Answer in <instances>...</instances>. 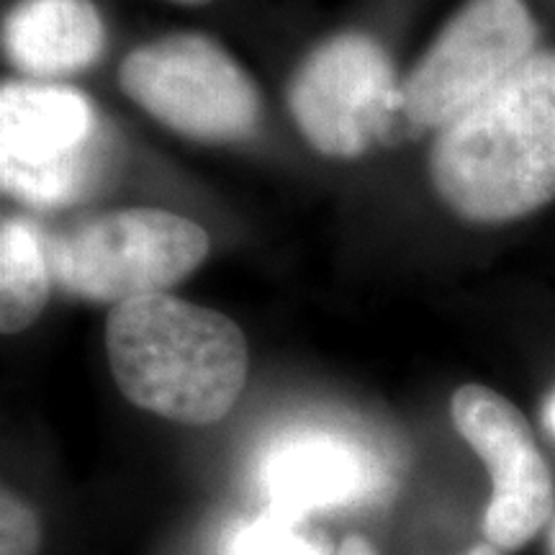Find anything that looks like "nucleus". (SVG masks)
<instances>
[{
  "label": "nucleus",
  "mask_w": 555,
  "mask_h": 555,
  "mask_svg": "<svg viewBox=\"0 0 555 555\" xmlns=\"http://www.w3.org/2000/svg\"><path fill=\"white\" fill-rule=\"evenodd\" d=\"M429 180L455 217L506 224L555 201V50L437 129Z\"/></svg>",
  "instance_id": "f257e3e1"
},
{
  "label": "nucleus",
  "mask_w": 555,
  "mask_h": 555,
  "mask_svg": "<svg viewBox=\"0 0 555 555\" xmlns=\"http://www.w3.org/2000/svg\"><path fill=\"white\" fill-rule=\"evenodd\" d=\"M106 356L131 404L191 427L224 420L249 371L245 332L234 319L170 294L111 309Z\"/></svg>",
  "instance_id": "f03ea898"
},
{
  "label": "nucleus",
  "mask_w": 555,
  "mask_h": 555,
  "mask_svg": "<svg viewBox=\"0 0 555 555\" xmlns=\"http://www.w3.org/2000/svg\"><path fill=\"white\" fill-rule=\"evenodd\" d=\"M116 137L78 88L13 80L0 90V183L37 208L88 201L114 176Z\"/></svg>",
  "instance_id": "7ed1b4c3"
},
{
  "label": "nucleus",
  "mask_w": 555,
  "mask_h": 555,
  "mask_svg": "<svg viewBox=\"0 0 555 555\" xmlns=\"http://www.w3.org/2000/svg\"><path fill=\"white\" fill-rule=\"evenodd\" d=\"M54 283L88 301L168 294L206 260L211 240L196 221L163 208H121L47 240Z\"/></svg>",
  "instance_id": "20e7f679"
},
{
  "label": "nucleus",
  "mask_w": 555,
  "mask_h": 555,
  "mask_svg": "<svg viewBox=\"0 0 555 555\" xmlns=\"http://www.w3.org/2000/svg\"><path fill=\"white\" fill-rule=\"evenodd\" d=\"M119 88L163 127L201 144L242 142L260 127L258 86L204 34H168L131 50Z\"/></svg>",
  "instance_id": "39448f33"
},
{
  "label": "nucleus",
  "mask_w": 555,
  "mask_h": 555,
  "mask_svg": "<svg viewBox=\"0 0 555 555\" xmlns=\"http://www.w3.org/2000/svg\"><path fill=\"white\" fill-rule=\"evenodd\" d=\"M525 0H468L401 86L404 119L442 129L502 86L538 50Z\"/></svg>",
  "instance_id": "423d86ee"
},
{
  "label": "nucleus",
  "mask_w": 555,
  "mask_h": 555,
  "mask_svg": "<svg viewBox=\"0 0 555 555\" xmlns=\"http://www.w3.org/2000/svg\"><path fill=\"white\" fill-rule=\"evenodd\" d=\"M296 127L332 159L360 157L404 116V99L384 47L367 34L330 37L296 69L288 88Z\"/></svg>",
  "instance_id": "0eeeda50"
},
{
  "label": "nucleus",
  "mask_w": 555,
  "mask_h": 555,
  "mask_svg": "<svg viewBox=\"0 0 555 555\" xmlns=\"http://www.w3.org/2000/svg\"><path fill=\"white\" fill-rule=\"evenodd\" d=\"M450 416L491 476L483 532L499 551H517L543 530L553 512V478L522 412L478 384L461 386Z\"/></svg>",
  "instance_id": "6e6552de"
},
{
  "label": "nucleus",
  "mask_w": 555,
  "mask_h": 555,
  "mask_svg": "<svg viewBox=\"0 0 555 555\" xmlns=\"http://www.w3.org/2000/svg\"><path fill=\"white\" fill-rule=\"evenodd\" d=\"M106 29L93 0H18L3 21V50L31 80L52 82L99 62Z\"/></svg>",
  "instance_id": "1a4fd4ad"
},
{
  "label": "nucleus",
  "mask_w": 555,
  "mask_h": 555,
  "mask_svg": "<svg viewBox=\"0 0 555 555\" xmlns=\"http://www.w3.org/2000/svg\"><path fill=\"white\" fill-rule=\"evenodd\" d=\"M266 481L275 509L294 519L307 509L356 496L363 486V463L358 450L335 437H296L270 455Z\"/></svg>",
  "instance_id": "9d476101"
},
{
  "label": "nucleus",
  "mask_w": 555,
  "mask_h": 555,
  "mask_svg": "<svg viewBox=\"0 0 555 555\" xmlns=\"http://www.w3.org/2000/svg\"><path fill=\"white\" fill-rule=\"evenodd\" d=\"M47 240L31 221L5 219L0 227V330L18 335L37 322L52 294Z\"/></svg>",
  "instance_id": "9b49d317"
},
{
  "label": "nucleus",
  "mask_w": 555,
  "mask_h": 555,
  "mask_svg": "<svg viewBox=\"0 0 555 555\" xmlns=\"http://www.w3.org/2000/svg\"><path fill=\"white\" fill-rule=\"evenodd\" d=\"M41 525L37 512L13 491L0 494V555H39Z\"/></svg>",
  "instance_id": "f8f14e48"
},
{
  "label": "nucleus",
  "mask_w": 555,
  "mask_h": 555,
  "mask_svg": "<svg viewBox=\"0 0 555 555\" xmlns=\"http://www.w3.org/2000/svg\"><path fill=\"white\" fill-rule=\"evenodd\" d=\"M234 555H324L314 543L298 538L283 522H260L249 527L234 547Z\"/></svg>",
  "instance_id": "ddd939ff"
},
{
  "label": "nucleus",
  "mask_w": 555,
  "mask_h": 555,
  "mask_svg": "<svg viewBox=\"0 0 555 555\" xmlns=\"http://www.w3.org/2000/svg\"><path fill=\"white\" fill-rule=\"evenodd\" d=\"M337 555H376V553H373V547L365 538L350 535V538L343 540V545H339ZM468 555H499V553H496L494 545H476Z\"/></svg>",
  "instance_id": "4468645a"
},
{
  "label": "nucleus",
  "mask_w": 555,
  "mask_h": 555,
  "mask_svg": "<svg viewBox=\"0 0 555 555\" xmlns=\"http://www.w3.org/2000/svg\"><path fill=\"white\" fill-rule=\"evenodd\" d=\"M543 420H545V427L551 429V433L555 435V393L551 399H547V404H545V414H543Z\"/></svg>",
  "instance_id": "2eb2a0df"
},
{
  "label": "nucleus",
  "mask_w": 555,
  "mask_h": 555,
  "mask_svg": "<svg viewBox=\"0 0 555 555\" xmlns=\"http://www.w3.org/2000/svg\"><path fill=\"white\" fill-rule=\"evenodd\" d=\"M168 3H176V5H191V9H196V5H206V3H211V0H168Z\"/></svg>",
  "instance_id": "dca6fc26"
},
{
  "label": "nucleus",
  "mask_w": 555,
  "mask_h": 555,
  "mask_svg": "<svg viewBox=\"0 0 555 555\" xmlns=\"http://www.w3.org/2000/svg\"><path fill=\"white\" fill-rule=\"evenodd\" d=\"M551 547H553V555H555V530H553V538H551Z\"/></svg>",
  "instance_id": "f3484780"
}]
</instances>
